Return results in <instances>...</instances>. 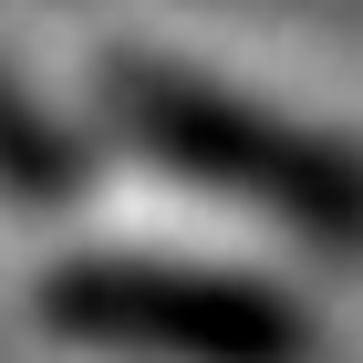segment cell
<instances>
[{
	"instance_id": "1",
	"label": "cell",
	"mask_w": 363,
	"mask_h": 363,
	"mask_svg": "<svg viewBox=\"0 0 363 363\" xmlns=\"http://www.w3.org/2000/svg\"><path fill=\"white\" fill-rule=\"evenodd\" d=\"M94 94H104V125L145 167L187 177L228 208H259L311 250H363V145L353 135L270 114L239 84L197 73V62H156V52H114Z\"/></svg>"
},
{
	"instance_id": "2",
	"label": "cell",
	"mask_w": 363,
	"mask_h": 363,
	"mask_svg": "<svg viewBox=\"0 0 363 363\" xmlns=\"http://www.w3.org/2000/svg\"><path fill=\"white\" fill-rule=\"evenodd\" d=\"M31 311L73 353L125 363H333V333L301 291L177 250H62Z\"/></svg>"
},
{
	"instance_id": "3",
	"label": "cell",
	"mask_w": 363,
	"mask_h": 363,
	"mask_svg": "<svg viewBox=\"0 0 363 363\" xmlns=\"http://www.w3.org/2000/svg\"><path fill=\"white\" fill-rule=\"evenodd\" d=\"M84 187H94L84 135H73V125H62L31 84H11V73H0V208L62 218V208H84Z\"/></svg>"
}]
</instances>
